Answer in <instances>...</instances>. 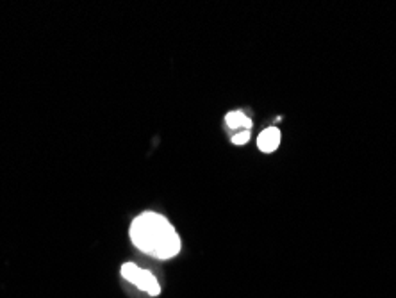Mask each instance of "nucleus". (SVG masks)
<instances>
[{"instance_id": "f257e3e1", "label": "nucleus", "mask_w": 396, "mask_h": 298, "mask_svg": "<svg viewBox=\"0 0 396 298\" xmlns=\"http://www.w3.org/2000/svg\"><path fill=\"white\" fill-rule=\"evenodd\" d=\"M130 241L140 252L159 261H168L179 256L182 248L181 238L170 220L154 211H147L130 224Z\"/></svg>"}, {"instance_id": "f03ea898", "label": "nucleus", "mask_w": 396, "mask_h": 298, "mask_svg": "<svg viewBox=\"0 0 396 298\" xmlns=\"http://www.w3.org/2000/svg\"><path fill=\"white\" fill-rule=\"evenodd\" d=\"M122 277L127 280V282L134 284L137 290L145 291L150 297H157L161 293V286L157 282L156 275L148 270L140 268L134 263H123L122 266Z\"/></svg>"}, {"instance_id": "7ed1b4c3", "label": "nucleus", "mask_w": 396, "mask_h": 298, "mask_svg": "<svg viewBox=\"0 0 396 298\" xmlns=\"http://www.w3.org/2000/svg\"><path fill=\"white\" fill-rule=\"evenodd\" d=\"M278 145H281V131H278L277 127L264 129L259 134V138H257V147H259L261 152H275Z\"/></svg>"}, {"instance_id": "20e7f679", "label": "nucleus", "mask_w": 396, "mask_h": 298, "mask_svg": "<svg viewBox=\"0 0 396 298\" xmlns=\"http://www.w3.org/2000/svg\"><path fill=\"white\" fill-rule=\"evenodd\" d=\"M225 123L227 127H230V129H234V131H237V129H241V127H243V131H249L250 127H252V120L244 115L243 111L229 113V115L225 116Z\"/></svg>"}, {"instance_id": "39448f33", "label": "nucleus", "mask_w": 396, "mask_h": 298, "mask_svg": "<svg viewBox=\"0 0 396 298\" xmlns=\"http://www.w3.org/2000/svg\"><path fill=\"white\" fill-rule=\"evenodd\" d=\"M249 139H250L249 131H241V132H237V134L232 136L234 145H244V143H249Z\"/></svg>"}]
</instances>
